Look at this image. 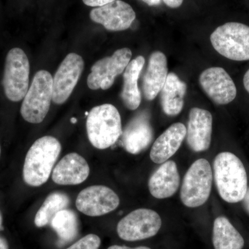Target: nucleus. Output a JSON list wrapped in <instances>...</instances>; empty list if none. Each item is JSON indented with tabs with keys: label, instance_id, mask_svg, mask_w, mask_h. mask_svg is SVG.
<instances>
[{
	"label": "nucleus",
	"instance_id": "nucleus-35",
	"mask_svg": "<svg viewBox=\"0 0 249 249\" xmlns=\"http://www.w3.org/2000/svg\"><path fill=\"white\" fill-rule=\"evenodd\" d=\"M0 154H1V147H0Z\"/></svg>",
	"mask_w": 249,
	"mask_h": 249
},
{
	"label": "nucleus",
	"instance_id": "nucleus-10",
	"mask_svg": "<svg viewBox=\"0 0 249 249\" xmlns=\"http://www.w3.org/2000/svg\"><path fill=\"white\" fill-rule=\"evenodd\" d=\"M120 199L109 187L91 186L83 190L76 200L77 209L90 217H99L117 209Z\"/></svg>",
	"mask_w": 249,
	"mask_h": 249
},
{
	"label": "nucleus",
	"instance_id": "nucleus-18",
	"mask_svg": "<svg viewBox=\"0 0 249 249\" xmlns=\"http://www.w3.org/2000/svg\"><path fill=\"white\" fill-rule=\"evenodd\" d=\"M186 136V127L181 123L170 125L160 134L152 145L150 159L154 163L161 164L178 151Z\"/></svg>",
	"mask_w": 249,
	"mask_h": 249
},
{
	"label": "nucleus",
	"instance_id": "nucleus-16",
	"mask_svg": "<svg viewBox=\"0 0 249 249\" xmlns=\"http://www.w3.org/2000/svg\"><path fill=\"white\" fill-rule=\"evenodd\" d=\"M87 160L77 153H70L63 157L52 171V179L56 184L74 186L84 182L89 175Z\"/></svg>",
	"mask_w": 249,
	"mask_h": 249
},
{
	"label": "nucleus",
	"instance_id": "nucleus-15",
	"mask_svg": "<svg viewBox=\"0 0 249 249\" xmlns=\"http://www.w3.org/2000/svg\"><path fill=\"white\" fill-rule=\"evenodd\" d=\"M152 139L153 129L146 112H141L134 116L122 133L124 148L132 155H138L146 150Z\"/></svg>",
	"mask_w": 249,
	"mask_h": 249
},
{
	"label": "nucleus",
	"instance_id": "nucleus-2",
	"mask_svg": "<svg viewBox=\"0 0 249 249\" xmlns=\"http://www.w3.org/2000/svg\"><path fill=\"white\" fill-rule=\"evenodd\" d=\"M61 144L55 137L45 136L34 142L24 160L23 179L29 186L38 187L48 181L61 152Z\"/></svg>",
	"mask_w": 249,
	"mask_h": 249
},
{
	"label": "nucleus",
	"instance_id": "nucleus-29",
	"mask_svg": "<svg viewBox=\"0 0 249 249\" xmlns=\"http://www.w3.org/2000/svg\"><path fill=\"white\" fill-rule=\"evenodd\" d=\"M243 205L245 206L246 211L249 213V188L247 189L245 197L243 199Z\"/></svg>",
	"mask_w": 249,
	"mask_h": 249
},
{
	"label": "nucleus",
	"instance_id": "nucleus-22",
	"mask_svg": "<svg viewBox=\"0 0 249 249\" xmlns=\"http://www.w3.org/2000/svg\"><path fill=\"white\" fill-rule=\"evenodd\" d=\"M213 245L214 249H242L245 240L230 221L221 216L214 219Z\"/></svg>",
	"mask_w": 249,
	"mask_h": 249
},
{
	"label": "nucleus",
	"instance_id": "nucleus-23",
	"mask_svg": "<svg viewBox=\"0 0 249 249\" xmlns=\"http://www.w3.org/2000/svg\"><path fill=\"white\" fill-rule=\"evenodd\" d=\"M69 204L70 199L64 193L56 192L49 195L36 214L34 222L36 227H45L52 222L55 214L66 209Z\"/></svg>",
	"mask_w": 249,
	"mask_h": 249
},
{
	"label": "nucleus",
	"instance_id": "nucleus-12",
	"mask_svg": "<svg viewBox=\"0 0 249 249\" xmlns=\"http://www.w3.org/2000/svg\"><path fill=\"white\" fill-rule=\"evenodd\" d=\"M199 84L215 104L227 105L237 96V89L231 77L222 67H211L199 76Z\"/></svg>",
	"mask_w": 249,
	"mask_h": 249
},
{
	"label": "nucleus",
	"instance_id": "nucleus-21",
	"mask_svg": "<svg viewBox=\"0 0 249 249\" xmlns=\"http://www.w3.org/2000/svg\"><path fill=\"white\" fill-rule=\"evenodd\" d=\"M187 85L175 73H168L161 89L160 103L165 114L177 116L181 112L184 105Z\"/></svg>",
	"mask_w": 249,
	"mask_h": 249
},
{
	"label": "nucleus",
	"instance_id": "nucleus-4",
	"mask_svg": "<svg viewBox=\"0 0 249 249\" xmlns=\"http://www.w3.org/2000/svg\"><path fill=\"white\" fill-rule=\"evenodd\" d=\"M53 98V77L49 71L40 70L36 73L30 88L23 99L20 113L23 119L38 124L45 119Z\"/></svg>",
	"mask_w": 249,
	"mask_h": 249
},
{
	"label": "nucleus",
	"instance_id": "nucleus-32",
	"mask_svg": "<svg viewBox=\"0 0 249 249\" xmlns=\"http://www.w3.org/2000/svg\"><path fill=\"white\" fill-rule=\"evenodd\" d=\"M142 1H144L148 6H154L160 4L161 0H142Z\"/></svg>",
	"mask_w": 249,
	"mask_h": 249
},
{
	"label": "nucleus",
	"instance_id": "nucleus-33",
	"mask_svg": "<svg viewBox=\"0 0 249 249\" xmlns=\"http://www.w3.org/2000/svg\"><path fill=\"white\" fill-rule=\"evenodd\" d=\"M2 222H3V218L2 214H1V212H0V231L2 230Z\"/></svg>",
	"mask_w": 249,
	"mask_h": 249
},
{
	"label": "nucleus",
	"instance_id": "nucleus-31",
	"mask_svg": "<svg viewBox=\"0 0 249 249\" xmlns=\"http://www.w3.org/2000/svg\"><path fill=\"white\" fill-rule=\"evenodd\" d=\"M0 249H9L7 241L1 236H0Z\"/></svg>",
	"mask_w": 249,
	"mask_h": 249
},
{
	"label": "nucleus",
	"instance_id": "nucleus-13",
	"mask_svg": "<svg viewBox=\"0 0 249 249\" xmlns=\"http://www.w3.org/2000/svg\"><path fill=\"white\" fill-rule=\"evenodd\" d=\"M89 17L93 22L101 24L108 31H121L131 27L136 14L130 5L122 0H116L91 10Z\"/></svg>",
	"mask_w": 249,
	"mask_h": 249
},
{
	"label": "nucleus",
	"instance_id": "nucleus-17",
	"mask_svg": "<svg viewBox=\"0 0 249 249\" xmlns=\"http://www.w3.org/2000/svg\"><path fill=\"white\" fill-rule=\"evenodd\" d=\"M180 185L178 166L173 160H167L152 174L149 179V191L156 199L170 197L176 193Z\"/></svg>",
	"mask_w": 249,
	"mask_h": 249
},
{
	"label": "nucleus",
	"instance_id": "nucleus-34",
	"mask_svg": "<svg viewBox=\"0 0 249 249\" xmlns=\"http://www.w3.org/2000/svg\"><path fill=\"white\" fill-rule=\"evenodd\" d=\"M71 123L72 124H76L77 122V119L76 118H73V119H71Z\"/></svg>",
	"mask_w": 249,
	"mask_h": 249
},
{
	"label": "nucleus",
	"instance_id": "nucleus-9",
	"mask_svg": "<svg viewBox=\"0 0 249 249\" xmlns=\"http://www.w3.org/2000/svg\"><path fill=\"white\" fill-rule=\"evenodd\" d=\"M132 53L128 48L116 50L111 56L98 60L91 67L88 85L92 90L109 89L115 78L121 74L130 62Z\"/></svg>",
	"mask_w": 249,
	"mask_h": 249
},
{
	"label": "nucleus",
	"instance_id": "nucleus-28",
	"mask_svg": "<svg viewBox=\"0 0 249 249\" xmlns=\"http://www.w3.org/2000/svg\"><path fill=\"white\" fill-rule=\"evenodd\" d=\"M107 249H151L147 247H139L135 248H130V247H125V246L113 245L109 247Z\"/></svg>",
	"mask_w": 249,
	"mask_h": 249
},
{
	"label": "nucleus",
	"instance_id": "nucleus-26",
	"mask_svg": "<svg viewBox=\"0 0 249 249\" xmlns=\"http://www.w3.org/2000/svg\"><path fill=\"white\" fill-rule=\"evenodd\" d=\"M114 1L116 0H83V3L87 6L96 8L105 6Z\"/></svg>",
	"mask_w": 249,
	"mask_h": 249
},
{
	"label": "nucleus",
	"instance_id": "nucleus-7",
	"mask_svg": "<svg viewBox=\"0 0 249 249\" xmlns=\"http://www.w3.org/2000/svg\"><path fill=\"white\" fill-rule=\"evenodd\" d=\"M30 64L22 49H11L5 61L2 85L5 95L9 101L19 102L24 99L29 90Z\"/></svg>",
	"mask_w": 249,
	"mask_h": 249
},
{
	"label": "nucleus",
	"instance_id": "nucleus-6",
	"mask_svg": "<svg viewBox=\"0 0 249 249\" xmlns=\"http://www.w3.org/2000/svg\"><path fill=\"white\" fill-rule=\"evenodd\" d=\"M213 174L205 159L195 161L185 175L180 191L181 202L189 208L202 206L209 199L212 190Z\"/></svg>",
	"mask_w": 249,
	"mask_h": 249
},
{
	"label": "nucleus",
	"instance_id": "nucleus-24",
	"mask_svg": "<svg viewBox=\"0 0 249 249\" xmlns=\"http://www.w3.org/2000/svg\"><path fill=\"white\" fill-rule=\"evenodd\" d=\"M51 223L54 231L64 242H71L78 235V218L71 210L64 209L60 211Z\"/></svg>",
	"mask_w": 249,
	"mask_h": 249
},
{
	"label": "nucleus",
	"instance_id": "nucleus-14",
	"mask_svg": "<svg viewBox=\"0 0 249 249\" xmlns=\"http://www.w3.org/2000/svg\"><path fill=\"white\" fill-rule=\"evenodd\" d=\"M213 116L211 112L201 108H192L186 128L187 142L193 151L209 150L212 137Z\"/></svg>",
	"mask_w": 249,
	"mask_h": 249
},
{
	"label": "nucleus",
	"instance_id": "nucleus-30",
	"mask_svg": "<svg viewBox=\"0 0 249 249\" xmlns=\"http://www.w3.org/2000/svg\"><path fill=\"white\" fill-rule=\"evenodd\" d=\"M243 83L245 89L249 93V70L245 73V76H244Z\"/></svg>",
	"mask_w": 249,
	"mask_h": 249
},
{
	"label": "nucleus",
	"instance_id": "nucleus-5",
	"mask_svg": "<svg viewBox=\"0 0 249 249\" xmlns=\"http://www.w3.org/2000/svg\"><path fill=\"white\" fill-rule=\"evenodd\" d=\"M216 51L235 61L249 60V27L239 22H227L217 27L211 36Z\"/></svg>",
	"mask_w": 249,
	"mask_h": 249
},
{
	"label": "nucleus",
	"instance_id": "nucleus-25",
	"mask_svg": "<svg viewBox=\"0 0 249 249\" xmlns=\"http://www.w3.org/2000/svg\"><path fill=\"white\" fill-rule=\"evenodd\" d=\"M101 244V238L98 235L89 234L66 249H99Z\"/></svg>",
	"mask_w": 249,
	"mask_h": 249
},
{
	"label": "nucleus",
	"instance_id": "nucleus-1",
	"mask_svg": "<svg viewBox=\"0 0 249 249\" xmlns=\"http://www.w3.org/2000/svg\"><path fill=\"white\" fill-rule=\"evenodd\" d=\"M213 178L221 198L235 204L243 200L248 189V178L245 165L235 155L223 152L213 162Z\"/></svg>",
	"mask_w": 249,
	"mask_h": 249
},
{
	"label": "nucleus",
	"instance_id": "nucleus-3",
	"mask_svg": "<svg viewBox=\"0 0 249 249\" xmlns=\"http://www.w3.org/2000/svg\"><path fill=\"white\" fill-rule=\"evenodd\" d=\"M87 133L91 145L99 150L109 148L122 135L119 111L111 104L92 108L88 115Z\"/></svg>",
	"mask_w": 249,
	"mask_h": 249
},
{
	"label": "nucleus",
	"instance_id": "nucleus-27",
	"mask_svg": "<svg viewBox=\"0 0 249 249\" xmlns=\"http://www.w3.org/2000/svg\"><path fill=\"white\" fill-rule=\"evenodd\" d=\"M163 1L168 7L172 8V9H177V8L179 7L183 2V0H163Z\"/></svg>",
	"mask_w": 249,
	"mask_h": 249
},
{
	"label": "nucleus",
	"instance_id": "nucleus-19",
	"mask_svg": "<svg viewBox=\"0 0 249 249\" xmlns=\"http://www.w3.org/2000/svg\"><path fill=\"white\" fill-rule=\"evenodd\" d=\"M165 54L153 52L149 58L146 71L142 79V91L147 101H153L164 86L168 73Z\"/></svg>",
	"mask_w": 249,
	"mask_h": 249
},
{
	"label": "nucleus",
	"instance_id": "nucleus-8",
	"mask_svg": "<svg viewBox=\"0 0 249 249\" xmlns=\"http://www.w3.org/2000/svg\"><path fill=\"white\" fill-rule=\"evenodd\" d=\"M161 224V218L155 211L140 209L121 219L116 231L122 240L134 242L154 237L160 231Z\"/></svg>",
	"mask_w": 249,
	"mask_h": 249
},
{
	"label": "nucleus",
	"instance_id": "nucleus-11",
	"mask_svg": "<svg viewBox=\"0 0 249 249\" xmlns=\"http://www.w3.org/2000/svg\"><path fill=\"white\" fill-rule=\"evenodd\" d=\"M85 62L80 55L69 53L59 66L53 78V98L57 105L66 102L79 80Z\"/></svg>",
	"mask_w": 249,
	"mask_h": 249
},
{
	"label": "nucleus",
	"instance_id": "nucleus-20",
	"mask_svg": "<svg viewBox=\"0 0 249 249\" xmlns=\"http://www.w3.org/2000/svg\"><path fill=\"white\" fill-rule=\"evenodd\" d=\"M145 62V58L139 55L129 62L124 71V86L121 96L124 106L130 110L137 109L142 102L138 80Z\"/></svg>",
	"mask_w": 249,
	"mask_h": 249
}]
</instances>
